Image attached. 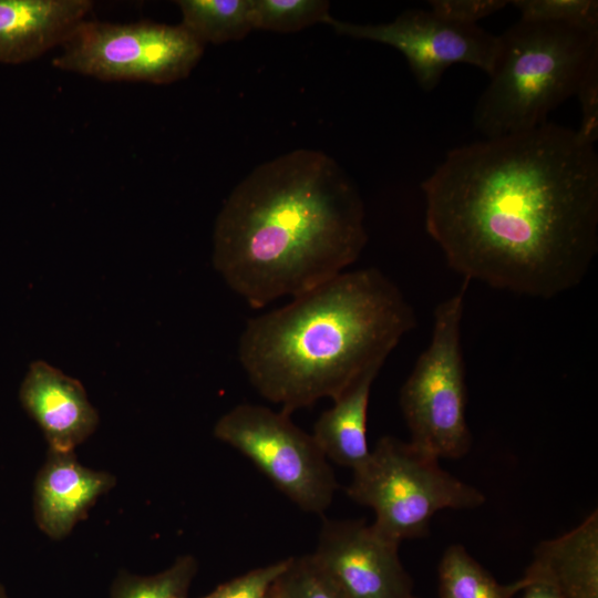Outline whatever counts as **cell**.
I'll use <instances>...</instances> for the list:
<instances>
[{"instance_id":"cell-1","label":"cell","mask_w":598,"mask_h":598,"mask_svg":"<svg viewBox=\"0 0 598 598\" xmlns=\"http://www.w3.org/2000/svg\"><path fill=\"white\" fill-rule=\"evenodd\" d=\"M425 229L465 281L550 299L598 250V156L548 121L451 150L421 184Z\"/></svg>"},{"instance_id":"cell-2","label":"cell","mask_w":598,"mask_h":598,"mask_svg":"<svg viewBox=\"0 0 598 598\" xmlns=\"http://www.w3.org/2000/svg\"><path fill=\"white\" fill-rule=\"evenodd\" d=\"M360 192L329 155L300 148L260 164L215 221L213 265L251 308L301 295L344 271L368 234Z\"/></svg>"},{"instance_id":"cell-3","label":"cell","mask_w":598,"mask_h":598,"mask_svg":"<svg viewBox=\"0 0 598 598\" xmlns=\"http://www.w3.org/2000/svg\"><path fill=\"white\" fill-rule=\"evenodd\" d=\"M415 327L414 309L382 271H343L249 319L238 359L258 393L290 415L381 369Z\"/></svg>"},{"instance_id":"cell-4","label":"cell","mask_w":598,"mask_h":598,"mask_svg":"<svg viewBox=\"0 0 598 598\" xmlns=\"http://www.w3.org/2000/svg\"><path fill=\"white\" fill-rule=\"evenodd\" d=\"M498 40L489 83L473 114L484 138L546 123L598 61V30L519 19Z\"/></svg>"},{"instance_id":"cell-5","label":"cell","mask_w":598,"mask_h":598,"mask_svg":"<svg viewBox=\"0 0 598 598\" xmlns=\"http://www.w3.org/2000/svg\"><path fill=\"white\" fill-rule=\"evenodd\" d=\"M347 494L370 507L373 528L399 545L424 536L437 512L475 508L485 502L481 491L444 471L437 458L390 435L382 436L365 463L352 471Z\"/></svg>"},{"instance_id":"cell-6","label":"cell","mask_w":598,"mask_h":598,"mask_svg":"<svg viewBox=\"0 0 598 598\" xmlns=\"http://www.w3.org/2000/svg\"><path fill=\"white\" fill-rule=\"evenodd\" d=\"M467 287L436 306L430 343L400 390L410 443L437 460L463 457L472 445L461 342Z\"/></svg>"},{"instance_id":"cell-7","label":"cell","mask_w":598,"mask_h":598,"mask_svg":"<svg viewBox=\"0 0 598 598\" xmlns=\"http://www.w3.org/2000/svg\"><path fill=\"white\" fill-rule=\"evenodd\" d=\"M204 47L181 24L85 19L61 45L52 64L101 81L169 84L190 74Z\"/></svg>"},{"instance_id":"cell-8","label":"cell","mask_w":598,"mask_h":598,"mask_svg":"<svg viewBox=\"0 0 598 598\" xmlns=\"http://www.w3.org/2000/svg\"><path fill=\"white\" fill-rule=\"evenodd\" d=\"M217 440L247 457L303 512L323 514L338 487L336 475L312 434L289 414L256 404H238L214 426Z\"/></svg>"},{"instance_id":"cell-9","label":"cell","mask_w":598,"mask_h":598,"mask_svg":"<svg viewBox=\"0 0 598 598\" xmlns=\"http://www.w3.org/2000/svg\"><path fill=\"white\" fill-rule=\"evenodd\" d=\"M336 33L390 45L406 59L417 84L426 92L440 83L455 63H465L489 75L495 66L499 40L478 24H462L431 10L411 9L386 23L359 24L331 17Z\"/></svg>"},{"instance_id":"cell-10","label":"cell","mask_w":598,"mask_h":598,"mask_svg":"<svg viewBox=\"0 0 598 598\" xmlns=\"http://www.w3.org/2000/svg\"><path fill=\"white\" fill-rule=\"evenodd\" d=\"M399 546L364 520H326L311 556L344 598H412Z\"/></svg>"},{"instance_id":"cell-11","label":"cell","mask_w":598,"mask_h":598,"mask_svg":"<svg viewBox=\"0 0 598 598\" xmlns=\"http://www.w3.org/2000/svg\"><path fill=\"white\" fill-rule=\"evenodd\" d=\"M19 399L41 429L49 451L74 452L97 427V411L81 382L42 360L30 364Z\"/></svg>"},{"instance_id":"cell-12","label":"cell","mask_w":598,"mask_h":598,"mask_svg":"<svg viewBox=\"0 0 598 598\" xmlns=\"http://www.w3.org/2000/svg\"><path fill=\"white\" fill-rule=\"evenodd\" d=\"M115 483L111 473L82 465L74 452L48 451L33 485L38 527L52 539L64 538Z\"/></svg>"},{"instance_id":"cell-13","label":"cell","mask_w":598,"mask_h":598,"mask_svg":"<svg viewBox=\"0 0 598 598\" xmlns=\"http://www.w3.org/2000/svg\"><path fill=\"white\" fill-rule=\"evenodd\" d=\"M93 6L90 0H0V62L20 64L61 48Z\"/></svg>"},{"instance_id":"cell-14","label":"cell","mask_w":598,"mask_h":598,"mask_svg":"<svg viewBox=\"0 0 598 598\" xmlns=\"http://www.w3.org/2000/svg\"><path fill=\"white\" fill-rule=\"evenodd\" d=\"M529 582H544L561 598H598V512L564 535L543 540L525 576L516 581L519 590Z\"/></svg>"},{"instance_id":"cell-15","label":"cell","mask_w":598,"mask_h":598,"mask_svg":"<svg viewBox=\"0 0 598 598\" xmlns=\"http://www.w3.org/2000/svg\"><path fill=\"white\" fill-rule=\"evenodd\" d=\"M381 369H371L333 400L313 425L312 436L328 460L351 468L362 466L371 450L367 416L371 388Z\"/></svg>"},{"instance_id":"cell-16","label":"cell","mask_w":598,"mask_h":598,"mask_svg":"<svg viewBox=\"0 0 598 598\" xmlns=\"http://www.w3.org/2000/svg\"><path fill=\"white\" fill-rule=\"evenodd\" d=\"M184 27L204 45L244 39L251 30L249 0H178Z\"/></svg>"},{"instance_id":"cell-17","label":"cell","mask_w":598,"mask_h":598,"mask_svg":"<svg viewBox=\"0 0 598 598\" xmlns=\"http://www.w3.org/2000/svg\"><path fill=\"white\" fill-rule=\"evenodd\" d=\"M440 598H513L516 581L501 585L461 545L444 551L439 565Z\"/></svg>"},{"instance_id":"cell-18","label":"cell","mask_w":598,"mask_h":598,"mask_svg":"<svg viewBox=\"0 0 598 598\" xmlns=\"http://www.w3.org/2000/svg\"><path fill=\"white\" fill-rule=\"evenodd\" d=\"M197 569L195 557L183 555L166 569L150 576L121 570L112 582L110 598H188Z\"/></svg>"},{"instance_id":"cell-19","label":"cell","mask_w":598,"mask_h":598,"mask_svg":"<svg viewBox=\"0 0 598 598\" xmlns=\"http://www.w3.org/2000/svg\"><path fill=\"white\" fill-rule=\"evenodd\" d=\"M330 4L323 0H249L254 29L292 33L331 19Z\"/></svg>"},{"instance_id":"cell-20","label":"cell","mask_w":598,"mask_h":598,"mask_svg":"<svg viewBox=\"0 0 598 598\" xmlns=\"http://www.w3.org/2000/svg\"><path fill=\"white\" fill-rule=\"evenodd\" d=\"M523 20L543 21L598 30L596 0H514Z\"/></svg>"},{"instance_id":"cell-21","label":"cell","mask_w":598,"mask_h":598,"mask_svg":"<svg viewBox=\"0 0 598 598\" xmlns=\"http://www.w3.org/2000/svg\"><path fill=\"white\" fill-rule=\"evenodd\" d=\"M274 588L279 598H344L311 554L290 557Z\"/></svg>"},{"instance_id":"cell-22","label":"cell","mask_w":598,"mask_h":598,"mask_svg":"<svg viewBox=\"0 0 598 598\" xmlns=\"http://www.w3.org/2000/svg\"><path fill=\"white\" fill-rule=\"evenodd\" d=\"M290 557L251 569L235 577L200 598H268L269 592L289 565Z\"/></svg>"},{"instance_id":"cell-23","label":"cell","mask_w":598,"mask_h":598,"mask_svg":"<svg viewBox=\"0 0 598 598\" xmlns=\"http://www.w3.org/2000/svg\"><path fill=\"white\" fill-rule=\"evenodd\" d=\"M506 0H432L430 10L447 20L462 24H477V21L504 9Z\"/></svg>"},{"instance_id":"cell-24","label":"cell","mask_w":598,"mask_h":598,"mask_svg":"<svg viewBox=\"0 0 598 598\" xmlns=\"http://www.w3.org/2000/svg\"><path fill=\"white\" fill-rule=\"evenodd\" d=\"M580 104L581 120L576 130L578 136L595 145L598 138V61L594 62L575 94Z\"/></svg>"},{"instance_id":"cell-25","label":"cell","mask_w":598,"mask_h":598,"mask_svg":"<svg viewBox=\"0 0 598 598\" xmlns=\"http://www.w3.org/2000/svg\"><path fill=\"white\" fill-rule=\"evenodd\" d=\"M523 598H561L549 585L544 582H529L522 587Z\"/></svg>"},{"instance_id":"cell-26","label":"cell","mask_w":598,"mask_h":598,"mask_svg":"<svg viewBox=\"0 0 598 598\" xmlns=\"http://www.w3.org/2000/svg\"><path fill=\"white\" fill-rule=\"evenodd\" d=\"M0 598H10L4 587L0 584Z\"/></svg>"},{"instance_id":"cell-27","label":"cell","mask_w":598,"mask_h":598,"mask_svg":"<svg viewBox=\"0 0 598 598\" xmlns=\"http://www.w3.org/2000/svg\"><path fill=\"white\" fill-rule=\"evenodd\" d=\"M268 598H279L276 590H275V588H274V586H272V588H271V590L269 592Z\"/></svg>"},{"instance_id":"cell-28","label":"cell","mask_w":598,"mask_h":598,"mask_svg":"<svg viewBox=\"0 0 598 598\" xmlns=\"http://www.w3.org/2000/svg\"><path fill=\"white\" fill-rule=\"evenodd\" d=\"M412 598H415V597H412Z\"/></svg>"}]
</instances>
